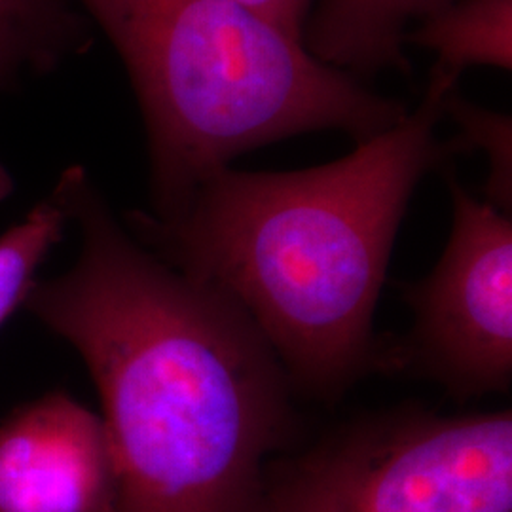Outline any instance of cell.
Returning <instances> with one entry per match:
<instances>
[{"label": "cell", "mask_w": 512, "mask_h": 512, "mask_svg": "<svg viewBox=\"0 0 512 512\" xmlns=\"http://www.w3.org/2000/svg\"><path fill=\"white\" fill-rule=\"evenodd\" d=\"M258 512H512L511 410L363 416L272 461Z\"/></svg>", "instance_id": "4"}, {"label": "cell", "mask_w": 512, "mask_h": 512, "mask_svg": "<svg viewBox=\"0 0 512 512\" xmlns=\"http://www.w3.org/2000/svg\"><path fill=\"white\" fill-rule=\"evenodd\" d=\"M74 2L112 42L137 95L154 219H171L241 154L313 131L363 143L408 114L232 0Z\"/></svg>", "instance_id": "3"}, {"label": "cell", "mask_w": 512, "mask_h": 512, "mask_svg": "<svg viewBox=\"0 0 512 512\" xmlns=\"http://www.w3.org/2000/svg\"><path fill=\"white\" fill-rule=\"evenodd\" d=\"M54 192L80 253L37 279L23 308L90 370L116 469L112 512H258L268 459L293 437L285 368L243 311L129 232L84 165Z\"/></svg>", "instance_id": "1"}, {"label": "cell", "mask_w": 512, "mask_h": 512, "mask_svg": "<svg viewBox=\"0 0 512 512\" xmlns=\"http://www.w3.org/2000/svg\"><path fill=\"white\" fill-rule=\"evenodd\" d=\"M266 19L285 35L302 42L306 23L310 19L313 0H232Z\"/></svg>", "instance_id": "12"}, {"label": "cell", "mask_w": 512, "mask_h": 512, "mask_svg": "<svg viewBox=\"0 0 512 512\" xmlns=\"http://www.w3.org/2000/svg\"><path fill=\"white\" fill-rule=\"evenodd\" d=\"M444 114L459 126L454 139L458 152L480 150L486 154L490 173L484 202L511 215L512 209V120L509 114L484 109L461 97L456 90L444 99Z\"/></svg>", "instance_id": "11"}, {"label": "cell", "mask_w": 512, "mask_h": 512, "mask_svg": "<svg viewBox=\"0 0 512 512\" xmlns=\"http://www.w3.org/2000/svg\"><path fill=\"white\" fill-rule=\"evenodd\" d=\"M92 40V23L74 0H0V95L55 73ZM12 186L0 164V202Z\"/></svg>", "instance_id": "8"}, {"label": "cell", "mask_w": 512, "mask_h": 512, "mask_svg": "<svg viewBox=\"0 0 512 512\" xmlns=\"http://www.w3.org/2000/svg\"><path fill=\"white\" fill-rule=\"evenodd\" d=\"M404 44L437 54L435 73L459 78L467 67H512V0H452L408 29Z\"/></svg>", "instance_id": "9"}, {"label": "cell", "mask_w": 512, "mask_h": 512, "mask_svg": "<svg viewBox=\"0 0 512 512\" xmlns=\"http://www.w3.org/2000/svg\"><path fill=\"white\" fill-rule=\"evenodd\" d=\"M452 0H317L302 44L315 59L359 80L408 73L404 35Z\"/></svg>", "instance_id": "7"}, {"label": "cell", "mask_w": 512, "mask_h": 512, "mask_svg": "<svg viewBox=\"0 0 512 512\" xmlns=\"http://www.w3.org/2000/svg\"><path fill=\"white\" fill-rule=\"evenodd\" d=\"M456 88L458 78L433 71L416 110L340 160L277 173L226 167L171 219L131 211L124 224L243 311L294 391L338 401L370 374H393L374 311L416 186L459 154L437 137Z\"/></svg>", "instance_id": "2"}, {"label": "cell", "mask_w": 512, "mask_h": 512, "mask_svg": "<svg viewBox=\"0 0 512 512\" xmlns=\"http://www.w3.org/2000/svg\"><path fill=\"white\" fill-rule=\"evenodd\" d=\"M116 469L103 418L65 391L0 423V512H112Z\"/></svg>", "instance_id": "6"}, {"label": "cell", "mask_w": 512, "mask_h": 512, "mask_svg": "<svg viewBox=\"0 0 512 512\" xmlns=\"http://www.w3.org/2000/svg\"><path fill=\"white\" fill-rule=\"evenodd\" d=\"M71 220L54 190L0 236V325L23 306L38 268L65 238Z\"/></svg>", "instance_id": "10"}, {"label": "cell", "mask_w": 512, "mask_h": 512, "mask_svg": "<svg viewBox=\"0 0 512 512\" xmlns=\"http://www.w3.org/2000/svg\"><path fill=\"white\" fill-rule=\"evenodd\" d=\"M448 188L450 238L431 274L403 287L412 329L391 340V357L393 374H416L465 403L511 389L512 222L454 173Z\"/></svg>", "instance_id": "5"}]
</instances>
